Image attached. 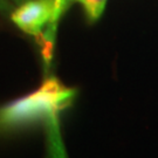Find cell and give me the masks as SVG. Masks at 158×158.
<instances>
[{
    "label": "cell",
    "instance_id": "obj_6",
    "mask_svg": "<svg viewBox=\"0 0 158 158\" xmlns=\"http://www.w3.org/2000/svg\"><path fill=\"white\" fill-rule=\"evenodd\" d=\"M13 1H14V4H17V5H21V4L28 1V0H13Z\"/></svg>",
    "mask_w": 158,
    "mask_h": 158
},
{
    "label": "cell",
    "instance_id": "obj_1",
    "mask_svg": "<svg viewBox=\"0 0 158 158\" xmlns=\"http://www.w3.org/2000/svg\"><path fill=\"white\" fill-rule=\"evenodd\" d=\"M76 91L49 77L39 89L0 107V134H8L55 117L70 106Z\"/></svg>",
    "mask_w": 158,
    "mask_h": 158
},
{
    "label": "cell",
    "instance_id": "obj_2",
    "mask_svg": "<svg viewBox=\"0 0 158 158\" xmlns=\"http://www.w3.org/2000/svg\"><path fill=\"white\" fill-rule=\"evenodd\" d=\"M53 13L54 0H28L13 12L12 20L23 32L40 39L45 26L51 23Z\"/></svg>",
    "mask_w": 158,
    "mask_h": 158
},
{
    "label": "cell",
    "instance_id": "obj_5",
    "mask_svg": "<svg viewBox=\"0 0 158 158\" xmlns=\"http://www.w3.org/2000/svg\"><path fill=\"white\" fill-rule=\"evenodd\" d=\"M10 8L11 7H10V4H8L7 0H0V11L2 13H7Z\"/></svg>",
    "mask_w": 158,
    "mask_h": 158
},
{
    "label": "cell",
    "instance_id": "obj_3",
    "mask_svg": "<svg viewBox=\"0 0 158 158\" xmlns=\"http://www.w3.org/2000/svg\"><path fill=\"white\" fill-rule=\"evenodd\" d=\"M67 6V0H54V13H53V18H52L51 23L47 25V28L44 31L41 39L49 42V44H54V39H55V33H56V26L59 23V19L61 17L62 12L64 11Z\"/></svg>",
    "mask_w": 158,
    "mask_h": 158
},
{
    "label": "cell",
    "instance_id": "obj_4",
    "mask_svg": "<svg viewBox=\"0 0 158 158\" xmlns=\"http://www.w3.org/2000/svg\"><path fill=\"white\" fill-rule=\"evenodd\" d=\"M77 1L82 4L87 15L91 21H95L101 17L107 4V0H77Z\"/></svg>",
    "mask_w": 158,
    "mask_h": 158
}]
</instances>
